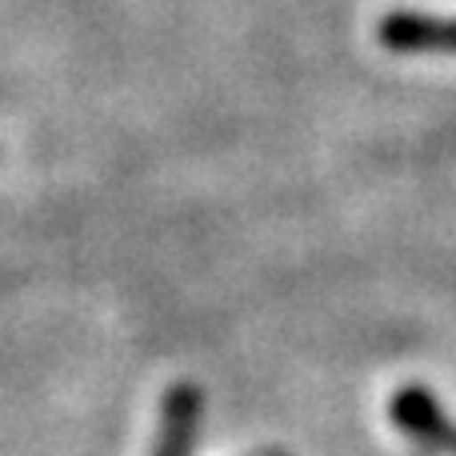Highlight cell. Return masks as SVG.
<instances>
[{"instance_id": "3", "label": "cell", "mask_w": 456, "mask_h": 456, "mask_svg": "<svg viewBox=\"0 0 456 456\" xmlns=\"http://www.w3.org/2000/svg\"><path fill=\"white\" fill-rule=\"evenodd\" d=\"M197 420H200V388L176 385L165 396V412H160V436L152 456H189L197 441Z\"/></svg>"}, {"instance_id": "1", "label": "cell", "mask_w": 456, "mask_h": 456, "mask_svg": "<svg viewBox=\"0 0 456 456\" xmlns=\"http://www.w3.org/2000/svg\"><path fill=\"white\" fill-rule=\"evenodd\" d=\"M377 40L404 56H456V16L393 8L377 20Z\"/></svg>"}, {"instance_id": "2", "label": "cell", "mask_w": 456, "mask_h": 456, "mask_svg": "<svg viewBox=\"0 0 456 456\" xmlns=\"http://www.w3.org/2000/svg\"><path fill=\"white\" fill-rule=\"evenodd\" d=\"M393 420L409 441H417L420 449H428L433 456H456V425L436 409L428 388L404 385L393 396Z\"/></svg>"}]
</instances>
